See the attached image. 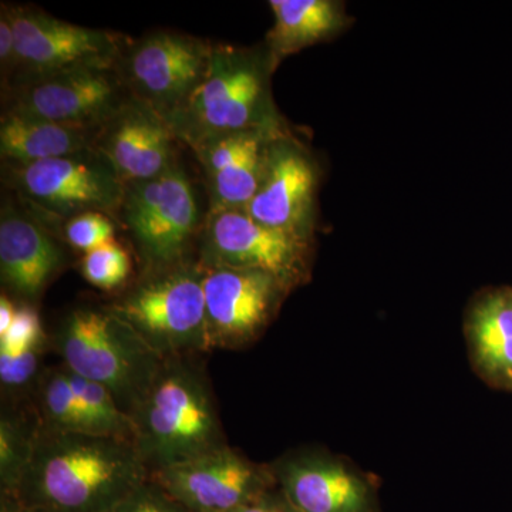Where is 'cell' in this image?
Here are the masks:
<instances>
[{
    "mask_svg": "<svg viewBox=\"0 0 512 512\" xmlns=\"http://www.w3.org/2000/svg\"><path fill=\"white\" fill-rule=\"evenodd\" d=\"M148 478L130 441L40 427L15 495L36 512H103Z\"/></svg>",
    "mask_w": 512,
    "mask_h": 512,
    "instance_id": "6da1fadb",
    "label": "cell"
},
{
    "mask_svg": "<svg viewBox=\"0 0 512 512\" xmlns=\"http://www.w3.org/2000/svg\"><path fill=\"white\" fill-rule=\"evenodd\" d=\"M131 419L134 447L150 474L227 444L210 379L195 356L165 359Z\"/></svg>",
    "mask_w": 512,
    "mask_h": 512,
    "instance_id": "7a4b0ae2",
    "label": "cell"
},
{
    "mask_svg": "<svg viewBox=\"0 0 512 512\" xmlns=\"http://www.w3.org/2000/svg\"><path fill=\"white\" fill-rule=\"evenodd\" d=\"M274 70L268 49L256 53L214 43L204 79L168 126L191 150L229 134L278 133L268 96Z\"/></svg>",
    "mask_w": 512,
    "mask_h": 512,
    "instance_id": "3957f363",
    "label": "cell"
},
{
    "mask_svg": "<svg viewBox=\"0 0 512 512\" xmlns=\"http://www.w3.org/2000/svg\"><path fill=\"white\" fill-rule=\"evenodd\" d=\"M53 348L67 370L103 384L130 417L165 360L109 305L70 309L57 325Z\"/></svg>",
    "mask_w": 512,
    "mask_h": 512,
    "instance_id": "277c9868",
    "label": "cell"
},
{
    "mask_svg": "<svg viewBox=\"0 0 512 512\" xmlns=\"http://www.w3.org/2000/svg\"><path fill=\"white\" fill-rule=\"evenodd\" d=\"M109 306L164 359L211 350L198 258L143 272Z\"/></svg>",
    "mask_w": 512,
    "mask_h": 512,
    "instance_id": "5b68a950",
    "label": "cell"
},
{
    "mask_svg": "<svg viewBox=\"0 0 512 512\" xmlns=\"http://www.w3.org/2000/svg\"><path fill=\"white\" fill-rule=\"evenodd\" d=\"M3 181L10 194L56 235L66 222L90 212L116 220L126 190L109 158L94 148L40 163L3 164Z\"/></svg>",
    "mask_w": 512,
    "mask_h": 512,
    "instance_id": "8992f818",
    "label": "cell"
},
{
    "mask_svg": "<svg viewBox=\"0 0 512 512\" xmlns=\"http://www.w3.org/2000/svg\"><path fill=\"white\" fill-rule=\"evenodd\" d=\"M116 220L126 228L147 272L194 258L205 217L194 184L178 163L153 180L126 183Z\"/></svg>",
    "mask_w": 512,
    "mask_h": 512,
    "instance_id": "52a82bcc",
    "label": "cell"
},
{
    "mask_svg": "<svg viewBox=\"0 0 512 512\" xmlns=\"http://www.w3.org/2000/svg\"><path fill=\"white\" fill-rule=\"evenodd\" d=\"M214 43L201 37L156 30L128 39L116 69L128 93L165 121L178 113L200 86Z\"/></svg>",
    "mask_w": 512,
    "mask_h": 512,
    "instance_id": "ba28073f",
    "label": "cell"
},
{
    "mask_svg": "<svg viewBox=\"0 0 512 512\" xmlns=\"http://www.w3.org/2000/svg\"><path fill=\"white\" fill-rule=\"evenodd\" d=\"M2 89V113L86 128H99L131 96L116 66L76 67Z\"/></svg>",
    "mask_w": 512,
    "mask_h": 512,
    "instance_id": "9c48e42d",
    "label": "cell"
},
{
    "mask_svg": "<svg viewBox=\"0 0 512 512\" xmlns=\"http://www.w3.org/2000/svg\"><path fill=\"white\" fill-rule=\"evenodd\" d=\"M16 39L8 82L89 66H116L128 39L110 30L73 25L29 6H9Z\"/></svg>",
    "mask_w": 512,
    "mask_h": 512,
    "instance_id": "30bf717a",
    "label": "cell"
},
{
    "mask_svg": "<svg viewBox=\"0 0 512 512\" xmlns=\"http://www.w3.org/2000/svg\"><path fill=\"white\" fill-rule=\"evenodd\" d=\"M198 259L204 266L264 272L289 289L309 271V238L265 227L244 210L207 212Z\"/></svg>",
    "mask_w": 512,
    "mask_h": 512,
    "instance_id": "8fae6325",
    "label": "cell"
},
{
    "mask_svg": "<svg viewBox=\"0 0 512 512\" xmlns=\"http://www.w3.org/2000/svg\"><path fill=\"white\" fill-rule=\"evenodd\" d=\"M150 478L190 512H228L275 490L274 470L228 444Z\"/></svg>",
    "mask_w": 512,
    "mask_h": 512,
    "instance_id": "7c38bea8",
    "label": "cell"
},
{
    "mask_svg": "<svg viewBox=\"0 0 512 512\" xmlns=\"http://www.w3.org/2000/svg\"><path fill=\"white\" fill-rule=\"evenodd\" d=\"M288 292V286L264 272L204 266L205 319L211 350L238 349L254 342Z\"/></svg>",
    "mask_w": 512,
    "mask_h": 512,
    "instance_id": "4fadbf2b",
    "label": "cell"
},
{
    "mask_svg": "<svg viewBox=\"0 0 512 512\" xmlns=\"http://www.w3.org/2000/svg\"><path fill=\"white\" fill-rule=\"evenodd\" d=\"M69 262L59 235L37 220L12 194L0 208V279L23 305L35 306Z\"/></svg>",
    "mask_w": 512,
    "mask_h": 512,
    "instance_id": "5bb4252c",
    "label": "cell"
},
{
    "mask_svg": "<svg viewBox=\"0 0 512 512\" xmlns=\"http://www.w3.org/2000/svg\"><path fill=\"white\" fill-rule=\"evenodd\" d=\"M167 121L133 96L96 131L94 150L109 158L124 183L160 177L178 164L177 146Z\"/></svg>",
    "mask_w": 512,
    "mask_h": 512,
    "instance_id": "9a60e30c",
    "label": "cell"
},
{
    "mask_svg": "<svg viewBox=\"0 0 512 512\" xmlns=\"http://www.w3.org/2000/svg\"><path fill=\"white\" fill-rule=\"evenodd\" d=\"M316 184L311 158L278 134L268 144L259 190L244 211L265 227L309 238Z\"/></svg>",
    "mask_w": 512,
    "mask_h": 512,
    "instance_id": "2e32d148",
    "label": "cell"
},
{
    "mask_svg": "<svg viewBox=\"0 0 512 512\" xmlns=\"http://www.w3.org/2000/svg\"><path fill=\"white\" fill-rule=\"evenodd\" d=\"M286 503L299 512H376L373 484L325 454H293L272 466Z\"/></svg>",
    "mask_w": 512,
    "mask_h": 512,
    "instance_id": "e0dca14e",
    "label": "cell"
},
{
    "mask_svg": "<svg viewBox=\"0 0 512 512\" xmlns=\"http://www.w3.org/2000/svg\"><path fill=\"white\" fill-rule=\"evenodd\" d=\"M467 336L477 372L488 383L512 390V289L487 293L474 305Z\"/></svg>",
    "mask_w": 512,
    "mask_h": 512,
    "instance_id": "ac0fdd59",
    "label": "cell"
},
{
    "mask_svg": "<svg viewBox=\"0 0 512 512\" xmlns=\"http://www.w3.org/2000/svg\"><path fill=\"white\" fill-rule=\"evenodd\" d=\"M97 128L66 126L53 121L2 113L0 156L3 164L40 163L94 148Z\"/></svg>",
    "mask_w": 512,
    "mask_h": 512,
    "instance_id": "d6986e66",
    "label": "cell"
},
{
    "mask_svg": "<svg viewBox=\"0 0 512 512\" xmlns=\"http://www.w3.org/2000/svg\"><path fill=\"white\" fill-rule=\"evenodd\" d=\"M269 6L275 23L266 49L275 67L285 56L325 40L343 23L338 3L330 0H271Z\"/></svg>",
    "mask_w": 512,
    "mask_h": 512,
    "instance_id": "ffe728a7",
    "label": "cell"
},
{
    "mask_svg": "<svg viewBox=\"0 0 512 512\" xmlns=\"http://www.w3.org/2000/svg\"><path fill=\"white\" fill-rule=\"evenodd\" d=\"M276 136L278 134L262 138L235 163L208 178V212L245 210L248 207L261 185L268 144Z\"/></svg>",
    "mask_w": 512,
    "mask_h": 512,
    "instance_id": "44dd1931",
    "label": "cell"
},
{
    "mask_svg": "<svg viewBox=\"0 0 512 512\" xmlns=\"http://www.w3.org/2000/svg\"><path fill=\"white\" fill-rule=\"evenodd\" d=\"M36 400L43 430L96 436L92 420L70 386L63 366L47 370L39 377Z\"/></svg>",
    "mask_w": 512,
    "mask_h": 512,
    "instance_id": "7402d4cb",
    "label": "cell"
},
{
    "mask_svg": "<svg viewBox=\"0 0 512 512\" xmlns=\"http://www.w3.org/2000/svg\"><path fill=\"white\" fill-rule=\"evenodd\" d=\"M39 431V417L3 409L0 417V493L15 494L18 490L32 460Z\"/></svg>",
    "mask_w": 512,
    "mask_h": 512,
    "instance_id": "603a6c76",
    "label": "cell"
},
{
    "mask_svg": "<svg viewBox=\"0 0 512 512\" xmlns=\"http://www.w3.org/2000/svg\"><path fill=\"white\" fill-rule=\"evenodd\" d=\"M64 372H66L77 399L82 402L92 420L94 434L100 437H110V439L130 441L134 444L136 429H134L133 419L121 410L110 390L103 384L84 379V377L70 372L66 367H64Z\"/></svg>",
    "mask_w": 512,
    "mask_h": 512,
    "instance_id": "cb8c5ba5",
    "label": "cell"
},
{
    "mask_svg": "<svg viewBox=\"0 0 512 512\" xmlns=\"http://www.w3.org/2000/svg\"><path fill=\"white\" fill-rule=\"evenodd\" d=\"M130 269L127 252L114 241L86 252L82 261V274L86 281L106 291L124 284Z\"/></svg>",
    "mask_w": 512,
    "mask_h": 512,
    "instance_id": "d4e9b609",
    "label": "cell"
},
{
    "mask_svg": "<svg viewBox=\"0 0 512 512\" xmlns=\"http://www.w3.org/2000/svg\"><path fill=\"white\" fill-rule=\"evenodd\" d=\"M46 343L23 350L0 349V382L9 393H19L37 383Z\"/></svg>",
    "mask_w": 512,
    "mask_h": 512,
    "instance_id": "484cf974",
    "label": "cell"
},
{
    "mask_svg": "<svg viewBox=\"0 0 512 512\" xmlns=\"http://www.w3.org/2000/svg\"><path fill=\"white\" fill-rule=\"evenodd\" d=\"M60 234L70 247L80 249L86 254L113 241L114 224L107 215L90 212L66 222Z\"/></svg>",
    "mask_w": 512,
    "mask_h": 512,
    "instance_id": "4316f807",
    "label": "cell"
},
{
    "mask_svg": "<svg viewBox=\"0 0 512 512\" xmlns=\"http://www.w3.org/2000/svg\"><path fill=\"white\" fill-rule=\"evenodd\" d=\"M103 512H190L165 493L156 481L148 478L146 483L131 491L119 503Z\"/></svg>",
    "mask_w": 512,
    "mask_h": 512,
    "instance_id": "83f0119b",
    "label": "cell"
},
{
    "mask_svg": "<svg viewBox=\"0 0 512 512\" xmlns=\"http://www.w3.org/2000/svg\"><path fill=\"white\" fill-rule=\"evenodd\" d=\"M43 343H46V333L35 306L20 303L12 325L0 335V349L23 350Z\"/></svg>",
    "mask_w": 512,
    "mask_h": 512,
    "instance_id": "f1b7e54d",
    "label": "cell"
},
{
    "mask_svg": "<svg viewBox=\"0 0 512 512\" xmlns=\"http://www.w3.org/2000/svg\"><path fill=\"white\" fill-rule=\"evenodd\" d=\"M15 55V30H13L8 9L3 3L2 8H0V73H2V84L8 82L13 63H15Z\"/></svg>",
    "mask_w": 512,
    "mask_h": 512,
    "instance_id": "f546056e",
    "label": "cell"
},
{
    "mask_svg": "<svg viewBox=\"0 0 512 512\" xmlns=\"http://www.w3.org/2000/svg\"><path fill=\"white\" fill-rule=\"evenodd\" d=\"M282 507H284V497H282L281 491L272 490L251 503L241 505V507L228 512H282Z\"/></svg>",
    "mask_w": 512,
    "mask_h": 512,
    "instance_id": "4dcf8cb0",
    "label": "cell"
},
{
    "mask_svg": "<svg viewBox=\"0 0 512 512\" xmlns=\"http://www.w3.org/2000/svg\"><path fill=\"white\" fill-rule=\"evenodd\" d=\"M16 308L18 306L13 305L9 296L3 292L2 298H0V335L6 333V330L12 325L16 315Z\"/></svg>",
    "mask_w": 512,
    "mask_h": 512,
    "instance_id": "1f68e13d",
    "label": "cell"
},
{
    "mask_svg": "<svg viewBox=\"0 0 512 512\" xmlns=\"http://www.w3.org/2000/svg\"><path fill=\"white\" fill-rule=\"evenodd\" d=\"M0 512H36L28 507L18 495L0 493Z\"/></svg>",
    "mask_w": 512,
    "mask_h": 512,
    "instance_id": "d6a6232c",
    "label": "cell"
},
{
    "mask_svg": "<svg viewBox=\"0 0 512 512\" xmlns=\"http://www.w3.org/2000/svg\"><path fill=\"white\" fill-rule=\"evenodd\" d=\"M282 497H284V495H282ZM282 512H299V511H296L295 508H292L291 505L286 503V500L284 498V507H282Z\"/></svg>",
    "mask_w": 512,
    "mask_h": 512,
    "instance_id": "836d02e7",
    "label": "cell"
}]
</instances>
